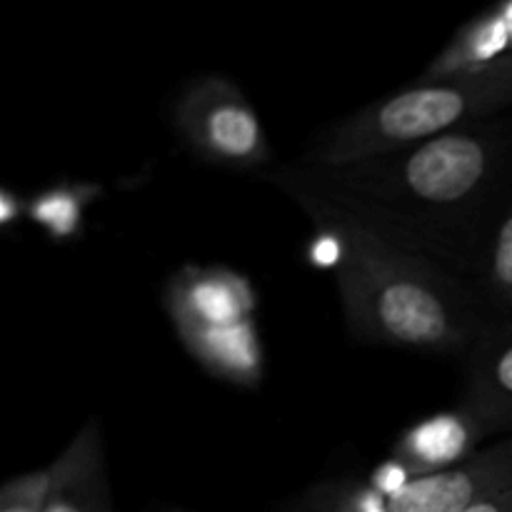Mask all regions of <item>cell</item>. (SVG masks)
<instances>
[{
	"mask_svg": "<svg viewBox=\"0 0 512 512\" xmlns=\"http://www.w3.org/2000/svg\"><path fill=\"white\" fill-rule=\"evenodd\" d=\"M510 165L512 123L490 118L363 163L290 170L385 238L443 265L463 263L453 233L480 220Z\"/></svg>",
	"mask_w": 512,
	"mask_h": 512,
	"instance_id": "obj_1",
	"label": "cell"
},
{
	"mask_svg": "<svg viewBox=\"0 0 512 512\" xmlns=\"http://www.w3.org/2000/svg\"><path fill=\"white\" fill-rule=\"evenodd\" d=\"M273 180L315 228L333 235L335 285L355 338L423 353H473L488 330L478 303L448 268L385 238L290 168Z\"/></svg>",
	"mask_w": 512,
	"mask_h": 512,
	"instance_id": "obj_2",
	"label": "cell"
},
{
	"mask_svg": "<svg viewBox=\"0 0 512 512\" xmlns=\"http://www.w3.org/2000/svg\"><path fill=\"white\" fill-rule=\"evenodd\" d=\"M512 105V58L468 78H418L328 130L308 155L315 168L380 158L465 125L490 120Z\"/></svg>",
	"mask_w": 512,
	"mask_h": 512,
	"instance_id": "obj_3",
	"label": "cell"
},
{
	"mask_svg": "<svg viewBox=\"0 0 512 512\" xmlns=\"http://www.w3.org/2000/svg\"><path fill=\"white\" fill-rule=\"evenodd\" d=\"M173 125L195 158L218 168L260 170L273 158L258 110L225 75L190 80L173 105Z\"/></svg>",
	"mask_w": 512,
	"mask_h": 512,
	"instance_id": "obj_4",
	"label": "cell"
},
{
	"mask_svg": "<svg viewBox=\"0 0 512 512\" xmlns=\"http://www.w3.org/2000/svg\"><path fill=\"white\" fill-rule=\"evenodd\" d=\"M163 308L183 340L258 323L260 295L248 275L228 265L188 263L165 283Z\"/></svg>",
	"mask_w": 512,
	"mask_h": 512,
	"instance_id": "obj_5",
	"label": "cell"
},
{
	"mask_svg": "<svg viewBox=\"0 0 512 512\" xmlns=\"http://www.w3.org/2000/svg\"><path fill=\"white\" fill-rule=\"evenodd\" d=\"M512 485V435L443 473L413 480L390 498V512H465Z\"/></svg>",
	"mask_w": 512,
	"mask_h": 512,
	"instance_id": "obj_6",
	"label": "cell"
},
{
	"mask_svg": "<svg viewBox=\"0 0 512 512\" xmlns=\"http://www.w3.org/2000/svg\"><path fill=\"white\" fill-rule=\"evenodd\" d=\"M490 430L465 403L425 415L403 430L390 455L413 470L415 478L443 473L473 458Z\"/></svg>",
	"mask_w": 512,
	"mask_h": 512,
	"instance_id": "obj_7",
	"label": "cell"
},
{
	"mask_svg": "<svg viewBox=\"0 0 512 512\" xmlns=\"http://www.w3.org/2000/svg\"><path fill=\"white\" fill-rule=\"evenodd\" d=\"M53 463L55 485L43 512H113L103 428L98 420H88Z\"/></svg>",
	"mask_w": 512,
	"mask_h": 512,
	"instance_id": "obj_8",
	"label": "cell"
},
{
	"mask_svg": "<svg viewBox=\"0 0 512 512\" xmlns=\"http://www.w3.org/2000/svg\"><path fill=\"white\" fill-rule=\"evenodd\" d=\"M463 403L490 435L512 430V325L488 330L473 348Z\"/></svg>",
	"mask_w": 512,
	"mask_h": 512,
	"instance_id": "obj_9",
	"label": "cell"
},
{
	"mask_svg": "<svg viewBox=\"0 0 512 512\" xmlns=\"http://www.w3.org/2000/svg\"><path fill=\"white\" fill-rule=\"evenodd\" d=\"M510 58L512 48L508 33H505L498 5H493L485 13L460 25L420 78H468V75L488 73Z\"/></svg>",
	"mask_w": 512,
	"mask_h": 512,
	"instance_id": "obj_10",
	"label": "cell"
},
{
	"mask_svg": "<svg viewBox=\"0 0 512 512\" xmlns=\"http://www.w3.org/2000/svg\"><path fill=\"white\" fill-rule=\"evenodd\" d=\"M103 195L93 180H58L28 198V220L53 243H73L85 230V213Z\"/></svg>",
	"mask_w": 512,
	"mask_h": 512,
	"instance_id": "obj_11",
	"label": "cell"
},
{
	"mask_svg": "<svg viewBox=\"0 0 512 512\" xmlns=\"http://www.w3.org/2000/svg\"><path fill=\"white\" fill-rule=\"evenodd\" d=\"M303 512H390V500L365 480H328L308 490Z\"/></svg>",
	"mask_w": 512,
	"mask_h": 512,
	"instance_id": "obj_12",
	"label": "cell"
},
{
	"mask_svg": "<svg viewBox=\"0 0 512 512\" xmlns=\"http://www.w3.org/2000/svg\"><path fill=\"white\" fill-rule=\"evenodd\" d=\"M480 270L490 298L512 313V200L495 223Z\"/></svg>",
	"mask_w": 512,
	"mask_h": 512,
	"instance_id": "obj_13",
	"label": "cell"
},
{
	"mask_svg": "<svg viewBox=\"0 0 512 512\" xmlns=\"http://www.w3.org/2000/svg\"><path fill=\"white\" fill-rule=\"evenodd\" d=\"M55 485V463L5 480L0 488V512H43Z\"/></svg>",
	"mask_w": 512,
	"mask_h": 512,
	"instance_id": "obj_14",
	"label": "cell"
},
{
	"mask_svg": "<svg viewBox=\"0 0 512 512\" xmlns=\"http://www.w3.org/2000/svg\"><path fill=\"white\" fill-rule=\"evenodd\" d=\"M413 480H418L413 475V470L405 463H400L398 458H393V455H388L383 463L375 465L368 475V483L373 485L378 493H383L388 500L395 498L398 493H403Z\"/></svg>",
	"mask_w": 512,
	"mask_h": 512,
	"instance_id": "obj_15",
	"label": "cell"
},
{
	"mask_svg": "<svg viewBox=\"0 0 512 512\" xmlns=\"http://www.w3.org/2000/svg\"><path fill=\"white\" fill-rule=\"evenodd\" d=\"M20 218H28V198H18L10 188L0 193V223L10 228Z\"/></svg>",
	"mask_w": 512,
	"mask_h": 512,
	"instance_id": "obj_16",
	"label": "cell"
},
{
	"mask_svg": "<svg viewBox=\"0 0 512 512\" xmlns=\"http://www.w3.org/2000/svg\"><path fill=\"white\" fill-rule=\"evenodd\" d=\"M465 512H512V485L500 490V493L490 495V498L480 500L478 505L468 508Z\"/></svg>",
	"mask_w": 512,
	"mask_h": 512,
	"instance_id": "obj_17",
	"label": "cell"
},
{
	"mask_svg": "<svg viewBox=\"0 0 512 512\" xmlns=\"http://www.w3.org/2000/svg\"><path fill=\"white\" fill-rule=\"evenodd\" d=\"M498 13H500V18H503L505 33H508L510 48H512V0H510V3H500L498 5Z\"/></svg>",
	"mask_w": 512,
	"mask_h": 512,
	"instance_id": "obj_18",
	"label": "cell"
}]
</instances>
